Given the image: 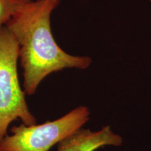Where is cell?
<instances>
[{"instance_id": "6da1fadb", "label": "cell", "mask_w": 151, "mask_h": 151, "mask_svg": "<svg viewBox=\"0 0 151 151\" xmlns=\"http://www.w3.org/2000/svg\"><path fill=\"white\" fill-rule=\"evenodd\" d=\"M60 0H29L20 6L5 24L19 46L23 90L33 95L48 75L65 69H86L91 65L88 56L71 55L55 40L50 16Z\"/></svg>"}, {"instance_id": "277c9868", "label": "cell", "mask_w": 151, "mask_h": 151, "mask_svg": "<svg viewBox=\"0 0 151 151\" xmlns=\"http://www.w3.org/2000/svg\"><path fill=\"white\" fill-rule=\"evenodd\" d=\"M122 139L106 126L99 131L78 129L58 144L57 151H94L105 146H120Z\"/></svg>"}, {"instance_id": "8992f818", "label": "cell", "mask_w": 151, "mask_h": 151, "mask_svg": "<svg viewBox=\"0 0 151 151\" xmlns=\"http://www.w3.org/2000/svg\"><path fill=\"white\" fill-rule=\"evenodd\" d=\"M148 1H150V2H151V0H148Z\"/></svg>"}, {"instance_id": "5b68a950", "label": "cell", "mask_w": 151, "mask_h": 151, "mask_svg": "<svg viewBox=\"0 0 151 151\" xmlns=\"http://www.w3.org/2000/svg\"><path fill=\"white\" fill-rule=\"evenodd\" d=\"M29 0H0V29L4 26L19 7Z\"/></svg>"}, {"instance_id": "3957f363", "label": "cell", "mask_w": 151, "mask_h": 151, "mask_svg": "<svg viewBox=\"0 0 151 151\" xmlns=\"http://www.w3.org/2000/svg\"><path fill=\"white\" fill-rule=\"evenodd\" d=\"M90 115L89 109L81 106L53 121L13 126L11 134L0 142V151H48L81 129L89 120Z\"/></svg>"}, {"instance_id": "7a4b0ae2", "label": "cell", "mask_w": 151, "mask_h": 151, "mask_svg": "<svg viewBox=\"0 0 151 151\" xmlns=\"http://www.w3.org/2000/svg\"><path fill=\"white\" fill-rule=\"evenodd\" d=\"M18 61V43L8 28L3 26L0 29V142L15 120H20L26 125L37 124L19 82Z\"/></svg>"}]
</instances>
